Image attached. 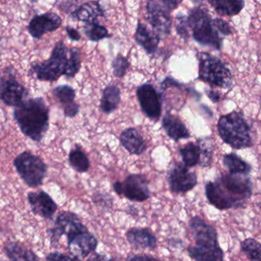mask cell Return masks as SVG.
<instances>
[{"mask_svg": "<svg viewBox=\"0 0 261 261\" xmlns=\"http://www.w3.org/2000/svg\"><path fill=\"white\" fill-rule=\"evenodd\" d=\"M84 33L90 41H99L110 37L107 29L97 22L87 24L84 27Z\"/></svg>", "mask_w": 261, "mask_h": 261, "instance_id": "1f68e13d", "label": "cell"}, {"mask_svg": "<svg viewBox=\"0 0 261 261\" xmlns=\"http://www.w3.org/2000/svg\"><path fill=\"white\" fill-rule=\"evenodd\" d=\"M179 2L149 1L147 4V18L158 35H169L171 29L170 11L176 9Z\"/></svg>", "mask_w": 261, "mask_h": 261, "instance_id": "9c48e42d", "label": "cell"}, {"mask_svg": "<svg viewBox=\"0 0 261 261\" xmlns=\"http://www.w3.org/2000/svg\"><path fill=\"white\" fill-rule=\"evenodd\" d=\"M13 118L21 133L34 142H41L49 129V108L41 97L15 107Z\"/></svg>", "mask_w": 261, "mask_h": 261, "instance_id": "7a4b0ae2", "label": "cell"}, {"mask_svg": "<svg viewBox=\"0 0 261 261\" xmlns=\"http://www.w3.org/2000/svg\"><path fill=\"white\" fill-rule=\"evenodd\" d=\"M13 165L25 185L37 188L42 185L47 172V165L39 156L24 151L16 156Z\"/></svg>", "mask_w": 261, "mask_h": 261, "instance_id": "52a82bcc", "label": "cell"}, {"mask_svg": "<svg viewBox=\"0 0 261 261\" xmlns=\"http://www.w3.org/2000/svg\"><path fill=\"white\" fill-rule=\"evenodd\" d=\"M47 261H81L77 257H73V256H69L67 254H63V253L51 252L47 254L46 257Z\"/></svg>", "mask_w": 261, "mask_h": 261, "instance_id": "8d00e7d4", "label": "cell"}, {"mask_svg": "<svg viewBox=\"0 0 261 261\" xmlns=\"http://www.w3.org/2000/svg\"><path fill=\"white\" fill-rule=\"evenodd\" d=\"M62 25L61 17L53 12L36 15L30 20L28 25V31L35 39H41L47 32H52L59 29Z\"/></svg>", "mask_w": 261, "mask_h": 261, "instance_id": "2e32d148", "label": "cell"}, {"mask_svg": "<svg viewBox=\"0 0 261 261\" xmlns=\"http://www.w3.org/2000/svg\"><path fill=\"white\" fill-rule=\"evenodd\" d=\"M217 127L221 139L232 148L242 150L252 147L249 125L239 112L221 116Z\"/></svg>", "mask_w": 261, "mask_h": 261, "instance_id": "3957f363", "label": "cell"}, {"mask_svg": "<svg viewBox=\"0 0 261 261\" xmlns=\"http://www.w3.org/2000/svg\"><path fill=\"white\" fill-rule=\"evenodd\" d=\"M224 165L231 174H241L248 176L252 167L236 153H229L223 156Z\"/></svg>", "mask_w": 261, "mask_h": 261, "instance_id": "d4e9b609", "label": "cell"}, {"mask_svg": "<svg viewBox=\"0 0 261 261\" xmlns=\"http://www.w3.org/2000/svg\"><path fill=\"white\" fill-rule=\"evenodd\" d=\"M120 102V90L116 85L106 87L101 100V109L106 113L114 111Z\"/></svg>", "mask_w": 261, "mask_h": 261, "instance_id": "484cf974", "label": "cell"}, {"mask_svg": "<svg viewBox=\"0 0 261 261\" xmlns=\"http://www.w3.org/2000/svg\"><path fill=\"white\" fill-rule=\"evenodd\" d=\"M167 182L172 193L184 194L197 185V176L181 163H176L167 172Z\"/></svg>", "mask_w": 261, "mask_h": 261, "instance_id": "4fadbf2b", "label": "cell"}, {"mask_svg": "<svg viewBox=\"0 0 261 261\" xmlns=\"http://www.w3.org/2000/svg\"><path fill=\"white\" fill-rule=\"evenodd\" d=\"M199 147L201 148V159L199 165L202 167H208L211 165L213 160V150L211 147L204 141H199Z\"/></svg>", "mask_w": 261, "mask_h": 261, "instance_id": "e575fe53", "label": "cell"}, {"mask_svg": "<svg viewBox=\"0 0 261 261\" xmlns=\"http://www.w3.org/2000/svg\"><path fill=\"white\" fill-rule=\"evenodd\" d=\"M107 261H120V260H118L117 258H111V259H110V260H108Z\"/></svg>", "mask_w": 261, "mask_h": 261, "instance_id": "ee69618b", "label": "cell"}, {"mask_svg": "<svg viewBox=\"0 0 261 261\" xmlns=\"http://www.w3.org/2000/svg\"><path fill=\"white\" fill-rule=\"evenodd\" d=\"M128 67V60L122 56V55H119L114 61H113V73L115 76L117 78H122L125 75L127 69Z\"/></svg>", "mask_w": 261, "mask_h": 261, "instance_id": "836d02e7", "label": "cell"}, {"mask_svg": "<svg viewBox=\"0 0 261 261\" xmlns=\"http://www.w3.org/2000/svg\"><path fill=\"white\" fill-rule=\"evenodd\" d=\"M189 227L197 248L214 249L220 247L216 228L199 216H195L190 219Z\"/></svg>", "mask_w": 261, "mask_h": 261, "instance_id": "7c38bea8", "label": "cell"}, {"mask_svg": "<svg viewBox=\"0 0 261 261\" xmlns=\"http://www.w3.org/2000/svg\"><path fill=\"white\" fill-rule=\"evenodd\" d=\"M199 78L213 87L228 89L232 84L231 70L223 61L210 54H199Z\"/></svg>", "mask_w": 261, "mask_h": 261, "instance_id": "8992f818", "label": "cell"}, {"mask_svg": "<svg viewBox=\"0 0 261 261\" xmlns=\"http://www.w3.org/2000/svg\"><path fill=\"white\" fill-rule=\"evenodd\" d=\"M113 189L116 194L132 202H145L150 198L148 180L144 175L130 174L123 182H115Z\"/></svg>", "mask_w": 261, "mask_h": 261, "instance_id": "30bf717a", "label": "cell"}, {"mask_svg": "<svg viewBox=\"0 0 261 261\" xmlns=\"http://www.w3.org/2000/svg\"><path fill=\"white\" fill-rule=\"evenodd\" d=\"M125 235L130 246L135 250L153 251L158 245L156 236L149 228H130Z\"/></svg>", "mask_w": 261, "mask_h": 261, "instance_id": "ac0fdd59", "label": "cell"}, {"mask_svg": "<svg viewBox=\"0 0 261 261\" xmlns=\"http://www.w3.org/2000/svg\"><path fill=\"white\" fill-rule=\"evenodd\" d=\"M187 251L190 258L195 261L225 260V252L221 247L214 249H202L190 245Z\"/></svg>", "mask_w": 261, "mask_h": 261, "instance_id": "cb8c5ba5", "label": "cell"}, {"mask_svg": "<svg viewBox=\"0 0 261 261\" xmlns=\"http://www.w3.org/2000/svg\"><path fill=\"white\" fill-rule=\"evenodd\" d=\"M189 27L192 29L193 38L202 45L220 50L223 38L215 29L213 19L205 9L196 7L190 11L187 18Z\"/></svg>", "mask_w": 261, "mask_h": 261, "instance_id": "277c9868", "label": "cell"}, {"mask_svg": "<svg viewBox=\"0 0 261 261\" xmlns=\"http://www.w3.org/2000/svg\"><path fill=\"white\" fill-rule=\"evenodd\" d=\"M135 41L148 54H153L158 49L160 43V36L150 30L146 25L139 22L135 35Z\"/></svg>", "mask_w": 261, "mask_h": 261, "instance_id": "d6986e66", "label": "cell"}, {"mask_svg": "<svg viewBox=\"0 0 261 261\" xmlns=\"http://www.w3.org/2000/svg\"><path fill=\"white\" fill-rule=\"evenodd\" d=\"M206 199L220 211L245 207L253 193V183L248 176L222 174L205 185Z\"/></svg>", "mask_w": 261, "mask_h": 261, "instance_id": "6da1fadb", "label": "cell"}, {"mask_svg": "<svg viewBox=\"0 0 261 261\" xmlns=\"http://www.w3.org/2000/svg\"><path fill=\"white\" fill-rule=\"evenodd\" d=\"M31 210L35 216L50 219L58 209V205L46 192H31L28 194Z\"/></svg>", "mask_w": 261, "mask_h": 261, "instance_id": "e0dca14e", "label": "cell"}, {"mask_svg": "<svg viewBox=\"0 0 261 261\" xmlns=\"http://www.w3.org/2000/svg\"><path fill=\"white\" fill-rule=\"evenodd\" d=\"M260 101H261V98H260Z\"/></svg>", "mask_w": 261, "mask_h": 261, "instance_id": "f6af8a7d", "label": "cell"}, {"mask_svg": "<svg viewBox=\"0 0 261 261\" xmlns=\"http://www.w3.org/2000/svg\"><path fill=\"white\" fill-rule=\"evenodd\" d=\"M4 251L11 261H40L38 256L19 242H9L6 244Z\"/></svg>", "mask_w": 261, "mask_h": 261, "instance_id": "603a6c76", "label": "cell"}, {"mask_svg": "<svg viewBox=\"0 0 261 261\" xmlns=\"http://www.w3.org/2000/svg\"><path fill=\"white\" fill-rule=\"evenodd\" d=\"M104 12L99 2L83 3L71 13L72 18L89 23L97 22L98 17L103 16Z\"/></svg>", "mask_w": 261, "mask_h": 261, "instance_id": "44dd1931", "label": "cell"}, {"mask_svg": "<svg viewBox=\"0 0 261 261\" xmlns=\"http://www.w3.org/2000/svg\"><path fill=\"white\" fill-rule=\"evenodd\" d=\"M54 95L61 104H71L73 102L76 93L74 89L68 85H60L54 89Z\"/></svg>", "mask_w": 261, "mask_h": 261, "instance_id": "d6a6232c", "label": "cell"}, {"mask_svg": "<svg viewBox=\"0 0 261 261\" xmlns=\"http://www.w3.org/2000/svg\"><path fill=\"white\" fill-rule=\"evenodd\" d=\"M70 167L80 173H87L90 169V161L87 155L80 147H75L69 154Z\"/></svg>", "mask_w": 261, "mask_h": 261, "instance_id": "f1b7e54d", "label": "cell"}, {"mask_svg": "<svg viewBox=\"0 0 261 261\" xmlns=\"http://www.w3.org/2000/svg\"><path fill=\"white\" fill-rule=\"evenodd\" d=\"M79 112V106L75 103L67 104L64 107V115L67 117H74Z\"/></svg>", "mask_w": 261, "mask_h": 261, "instance_id": "ab89813d", "label": "cell"}, {"mask_svg": "<svg viewBox=\"0 0 261 261\" xmlns=\"http://www.w3.org/2000/svg\"><path fill=\"white\" fill-rule=\"evenodd\" d=\"M107 256L103 254H98V253H93L89 257L88 260L87 261H107Z\"/></svg>", "mask_w": 261, "mask_h": 261, "instance_id": "7bdbcfd3", "label": "cell"}, {"mask_svg": "<svg viewBox=\"0 0 261 261\" xmlns=\"http://www.w3.org/2000/svg\"><path fill=\"white\" fill-rule=\"evenodd\" d=\"M215 10L221 15H236L240 13L245 7V2L242 0H219L210 1Z\"/></svg>", "mask_w": 261, "mask_h": 261, "instance_id": "4316f807", "label": "cell"}, {"mask_svg": "<svg viewBox=\"0 0 261 261\" xmlns=\"http://www.w3.org/2000/svg\"><path fill=\"white\" fill-rule=\"evenodd\" d=\"M187 18L186 19L184 17L177 18V25H176V30H177L178 34L182 38H187L188 37V32H187Z\"/></svg>", "mask_w": 261, "mask_h": 261, "instance_id": "74e56055", "label": "cell"}, {"mask_svg": "<svg viewBox=\"0 0 261 261\" xmlns=\"http://www.w3.org/2000/svg\"><path fill=\"white\" fill-rule=\"evenodd\" d=\"M184 165L187 168L199 165L201 159V148L199 145L190 143L179 150Z\"/></svg>", "mask_w": 261, "mask_h": 261, "instance_id": "83f0119b", "label": "cell"}, {"mask_svg": "<svg viewBox=\"0 0 261 261\" xmlns=\"http://www.w3.org/2000/svg\"><path fill=\"white\" fill-rule=\"evenodd\" d=\"M207 96L210 98L213 102L218 103L222 99V96H221L220 93L219 91H215L213 90H206Z\"/></svg>", "mask_w": 261, "mask_h": 261, "instance_id": "b9f144b4", "label": "cell"}, {"mask_svg": "<svg viewBox=\"0 0 261 261\" xmlns=\"http://www.w3.org/2000/svg\"><path fill=\"white\" fill-rule=\"evenodd\" d=\"M126 261H161L159 259L147 254H130Z\"/></svg>", "mask_w": 261, "mask_h": 261, "instance_id": "f35d334b", "label": "cell"}, {"mask_svg": "<svg viewBox=\"0 0 261 261\" xmlns=\"http://www.w3.org/2000/svg\"><path fill=\"white\" fill-rule=\"evenodd\" d=\"M69 56L64 75L68 78H73L81 68V51L76 48H72L69 49Z\"/></svg>", "mask_w": 261, "mask_h": 261, "instance_id": "4dcf8cb0", "label": "cell"}, {"mask_svg": "<svg viewBox=\"0 0 261 261\" xmlns=\"http://www.w3.org/2000/svg\"><path fill=\"white\" fill-rule=\"evenodd\" d=\"M29 95L28 89L16 79L13 68L6 67L0 77V101L5 105L17 107Z\"/></svg>", "mask_w": 261, "mask_h": 261, "instance_id": "ba28073f", "label": "cell"}, {"mask_svg": "<svg viewBox=\"0 0 261 261\" xmlns=\"http://www.w3.org/2000/svg\"><path fill=\"white\" fill-rule=\"evenodd\" d=\"M162 125L167 135L176 142L181 139H188L190 137L187 127L176 116L167 113L163 118Z\"/></svg>", "mask_w": 261, "mask_h": 261, "instance_id": "7402d4cb", "label": "cell"}, {"mask_svg": "<svg viewBox=\"0 0 261 261\" xmlns=\"http://www.w3.org/2000/svg\"><path fill=\"white\" fill-rule=\"evenodd\" d=\"M241 250L250 261H261V244L256 239L248 238L242 241Z\"/></svg>", "mask_w": 261, "mask_h": 261, "instance_id": "f546056e", "label": "cell"}, {"mask_svg": "<svg viewBox=\"0 0 261 261\" xmlns=\"http://www.w3.org/2000/svg\"><path fill=\"white\" fill-rule=\"evenodd\" d=\"M121 143L125 150L133 155H141L147 150V144L135 129L128 128L121 135Z\"/></svg>", "mask_w": 261, "mask_h": 261, "instance_id": "ffe728a7", "label": "cell"}, {"mask_svg": "<svg viewBox=\"0 0 261 261\" xmlns=\"http://www.w3.org/2000/svg\"><path fill=\"white\" fill-rule=\"evenodd\" d=\"M87 229L80 218L71 211H63L57 217L55 227L49 230L51 245L59 242L63 235L69 238L79 231Z\"/></svg>", "mask_w": 261, "mask_h": 261, "instance_id": "8fae6325", "label": "cell"}, {"mask_svg": "<svg viewBox=\"0 0 261 261\" xmlns=\"http://www.w3.org/2000/svg\"><path fill=\"white\" fill-rule=\"evenodd\" d=\"M213 24L216 31L223 35H230L232 32L230 25L222 18H214L213 19Z\"/></svg>", "mask_w": 261, "mask_h": 261, "instance_id": "d590c367", "label": "cell"}, {"mask_svg": "<svg viewBox=\"0 0 261 261\" xmlns=\"http://www.w3.org/2000/svg\"><path fill=\"white\" fill-rule=\"evenodd\" d=\"M66 31H67V35H68L69 38L73 41H79L81 39V35L77 30L73 29V28L70 27V26H67L66 27Z\"/></svg>", "mask_w": 261, "mask_h": 261, "instance_id": "60d3db41", "label": "cell"}, {"mask_svg": "<svg viewBox=\"0 0 261 261\" xmlns=\"http://www.w3.org/2000/svg\"><path fill=\"white\" fill-rule=\"evenodd\" d=\"M67 248L73 257L80 260L94 253L98 246V240L88 229L79 231L67 238Z\"/></svg>", "mask_w": 261, "mask_h": 261, "instance_id": "5bb4252c", "label": "cell"}, {"mask_svg": "<svg viewBox=\"0 0 261 261\" xmlns=\"http://www.w3.org/2000/svg\"><path fill=\"white\" fill-rule=\"evenodd\" d=\"M138 102L147 117L158 119L161 116L162 105L159 93L150 84H144L137 89Z\"/></svg>", "mask_w": 261, "mask_h": 261, "instance_id": "9a60e30c", "label": "cell"}, {"mask_svg": "<svg viewBox=\"0 0 261 261\" xmlns=\"http://www.w3.org/2000/svg\"><path fill=\"white\" fill-rule=\"evenodd\" d=\"M69 49L62 41L55 44L50 58L41 63H32L31 73L37 79L44 81H56L64 75L68 61Z\"/></svg>", "mask_w": 261, "mask_h": 261, "instance_id": "5b68a950", "label": "cell"}]
</instances>
